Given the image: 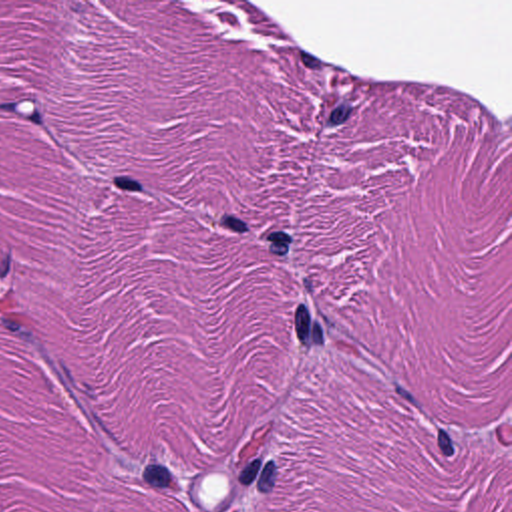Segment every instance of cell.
Returning <instances> with one entry per match:
<instances>
[{"label": "cell", "mask_w": 512, "mask_h": 512, "mask_svg": "<svg viewBox=\"0 0 512 512\" xmlns=\"http://www.w3.org/2000/svg\"><path fill=\"white\" fill-rule=\"evenodd\" d=\"M351 111L352 107L348 104L339 105L331 112L329 117V124L332 126H336L344 123L349 118Z\"/></svg>", "instance_id": "8992f818"}, {"label": "cell", "mask_w": 512, "mask_h": 512, "mask_svg": "<svg viewBox=\"0 0 512 512\" xmlns=\"http://www.w3.org/2000/svg\"><path fill=\"white\" fill-rule=\"evenodd\" d=\"M13 106H15V103H11V104H5V105H1L0 106V108L2 109H5V110H14L13 109Z\"/></svg>", "instance_id": "4fadbf2b"}, {"label": "cell", "mask_w": 512, "mask_h": 512, "mask_svg": "<svg viewBox=\"0 0 512 512\" xmlns=\"http://www.w3.org/2000/svg\"><path fill=\"white\" fill-rule=\"evenodd\" d=\"M437 442H438V447H439V449H440V451L442 452L443 455L447 456V457H450V456L454 455L455 449H454V446H453L452 440H451L450 436L448 435V433L445 430L440 429L438 431Z\"/></svg>", "instance_id": "52a82bcc"}, {"label": "cell", "mask_w": 512, "mask_h": 512, "mask_svg": "<svg viewBox=\"0 0 512 512\" xmlns=\"http://www.w3.org/2000/svg\"><path fill=\"white\" fill-rule=\"evenodd\" d=\"M222 222H223V224L226 227H228V228H230V229H232V230H234L236 232L243 233V232H246L248 230V227H247L245 222H243L242 220L238 219L236 217H233V216H225L223 218Z\"/></svg>", "instance_id": "9c48e42d"}, {"label": "cell", "mask_w": 512, "mask_h": 512, "mask_svg": "<svg viewBox=\"0 0 512 512\" xmlns=\"http://www.w3.org/2000/svg\"><path fill=\"white\" fill-rule=\"evenodd\" d=\"M143 478L146 483L152 487L165 488L171 482V474L169 470L159 464H151L145 467Z\"/></svg>", "instance_id": "6da1fadb"}, {"label": "cell", "mask_w": 512, "mask_h": 512, "mask_svg": "<svg viewBox=\"0 0 512 512\" xmlns=\"http://www.w3.org/2000/svg\"><path fill=\"white\" fill-rule=\"evenodd\" d=\"M114 184L116 185V187H118L122 190L134 191V192H139L142 190V186L139 182H137L132 178L125 177V176L116 177L114 179Z\"/></svg>", "instance_id": "ba28073f"}, {"label": "cell", "mask_w": 512, "mask_h": 512, "mask_svg": "<svg viewBox=\"0 0 512 512\" xmlns=\"http://www.w3.org/2000/svg\"><path fill=\"white\" fill-rule=\"evenodd\" d=\"M261 467V459H255L250 462L240 473L239 481L243 485H250L256 478Z\"/></svg>", "instance_id": "5b68a950"}, {"label": "cell", "mask_w": 512, "mask_h": 512, "mask_svg": "<svg viewBox=\"0 0 512 512\" xmlns=\"http://www.w3.org/2000/svg\"><path fill=\"white\" fill-rule=\"evenodd\" d=\"M268 240L272 242L270 251L277 255H285L288 252L289 244L291 243V237L282 231L273 232L268 236Z\"/></svg>", "instance_id": "277c9868"}, {"label": "cell", "mask_w": 512, "mask_h": 512, "mask_svg": "<svg viewBox=\"0 0 512 512\" xmlns=\"http://www.w3.org/2000/svg\"><path fill=\"white\" fill-rule=\"evenodd\" d=\"M312 339L314 342L316 344H321L323 342V334H322V329L321 327L316 323L313 327V331H312Z\"/></svg>", "instance_id": "8fae6325"}, {"label": "cell", "mask_w": 512, "mask_h": 512, "mask_svg": "<svg viewBox=\"0 0 512 512\" xmlns=\"http://www.w3.org/2000/svg\"><path fill=\"white\" fill-rule=\"evenodd\" d=\"M30 120L32 122H34V123H36V124H41V116H40V114L38 112H34V114L31 115Z\"/></svg>", "instance_id": "7c38bea8"}, {"label": "cell", "mask_w": 512, "mask_h": 512, "mask_svg": "<svg viewBox=\"0 0 512 512\" xmlns=\"http://www.w3.org/2000/svg\"><path fill=\"white\" fill-rule=\"evenodd\" d=\"M296 333L302 343L306 344L310 333V314L304 305H299L295 314Z\"/></svg>", "instance_id": "7a4b0ae2"}, {"label": "cell", "mask_w": 512, "mask_h": 512, "mask_svg": "<svg viewBox=\"0 0 512 512\" xmlns=\"http://www.w3.org/2000/svg\"><path fill=\"white\" fill-rule=\"evenodd\" d=\"M276 475H277V467H276V464L274 463V461L271 460V461L267 462L260 474L259 480L257 483L258 491L261 493L270 492L275 485Z\"/></svg>", "instance_id": "3957f363"}, {"label": "cell", "mask_w": 512, "mask_h": 512, "mask_svg": "<svg viewBox=\"0 0 512 512\" xmlns=\"http://www.w3.org/2000/svg\"><path fill=\"white\" fill-rule=\"evenodd\" d=\"M301 59L303 61V63L305 64V66H307L308 68H311V69H317V68L320 67V61L314 57L313 55L307 53V52H301Z\"/></svg>", "instance_id": "30bf717a"}]
</instances>
